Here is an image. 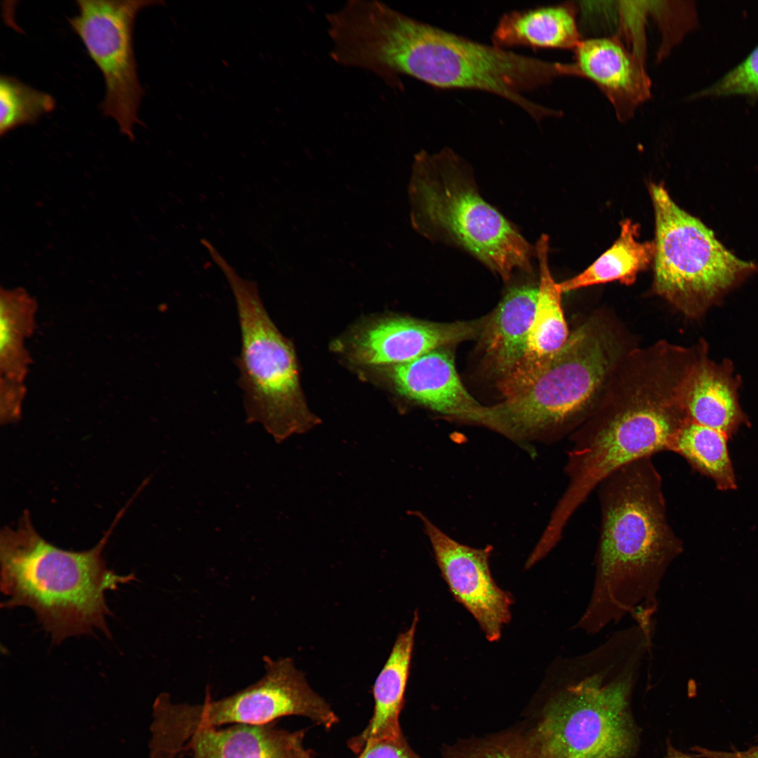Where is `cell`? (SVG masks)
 I'll return each mask as SVG.
<instances>
[{
    "label": "cell",
    "instance_id": "obj_1",
    "mask_svg": "<svg viewBox=\"0 0 758 758\" xmlns=\"http://www.w3.org/2000/svg\"><path fill=\"white\" fill-rule=\"evenodd\" d=\"M599 536L589 602L576 627L594 634L627 615L652 618L668 567L684 550L670 524L652 456L618 469L597 486Z\"/></svg>",
    "mask_w": 758,
    "mask_h": 758
},
{
    "label": "cell",
    "instance_id": "obj_2",
    "mask_svg": "<svg viewBox=\"0 0 758 758\" xmlns=\"http://www.w3.org/2000/svg\"><path fill=\"white\" fill-rule=\"evenodd\" d=\"M125 510L95 547L81 552L47 542L25 511L15 528L1 532L0 587L6 597L1 606L31 609L55 644L95 630L111 638L105 593L135 580L133 573L121 576L109 569L102 557Z\"/></svg>",
    "mask_w": 758,
    "mask_h": 758
},
{
    "label": "cell",
    "instance_id": "obj_3",
    "mask_svg": "<svg viewBox=\"0 0 758 758\" xmlns=\"http://www.w3.org/2000/svg\"><path fill=\"white\" fill-rule=\"evenodd\" d=\"M651 637L633 624L568 663L571 680L534 731L549 758H630L637 733L633 686Z\"/></svg>",
    "mask_w": 758,
    "mask_h": 758
},
{
    "label": "cell",
    "instance_id": "obj_4",
    "mask_svg": "<svg viewBox=\"0 0 758 758\" xmlns=\"http://www.w3.org/2000/svg\"><path fill=\"white\" fill-rule=\"evenodd\" d=\"M627 387L622 399L596 408L572 433L564 467L568 484L540 538L544 546L555 547L570 518L605 478L635 460L670 451L688 421L665 385L640 378Z\"/></svg>",
    "mask_w": 758,
    "mask_h": 758
},
{
    "label": "cell",
    "instance_id": "obj_5",
    "mask_svg": "<svg viewBox=\"0 0 758 758\" xmlns=\"http://www.w3.org/2000/svg\"><path fill=\"white\" fill-rule=\"evenodd\" d=\"M408 186L413 228L432 241L459 247L507 282L532 272L533 246L480 195L472 171L449 148L414 157Z\"/></svg>",
    "mask_w": 758,
    "mask_h": 758
},
{
    "label": "cell",
    "instance_id": "obj_6",
    "mask_svg": "<svg viewBox=\"0 0 758 758\" xmlns=\"http://www.w3.org/2000/svg\"><path fill=\"white\" fill-rule=\"evenodd\" d=\"M613 348L606 333L583 325L529 384L500 403L481 405L461 422L487 427L521 446L561 438L595 410L614 364Z\"/></svg>",
    "mask_w": 758,
    "mask_h": 758
},
{
    "label": "cell",
    "instance_id": "obj_7",
    "mask_svg": "<svg viewBox=\"0 0 758 758\" xmlns=\"http://www.w3.org/2000/svg\"><path fill=\"white\" fill-rule=\"evenodd\" d=\"M390 55L400 77L409 76L440 88L491 93L538 121L558 114L524 94L566 76L564 63L481 43L411 16L394 36Z\"/></svg>",
    "mask_w": 758,
    "mask_h": 758
},
{
    "label": "cell",
    "instance_id": "obj_8",
    "mask_svg": "<svg viewBox=\"0 0 758 758\" xmlns=\"http://www.w3.org/2000/svg\"><path fill=\"white\" fill-rule=\"evenodd\" d=\"M225 276L237 305L241 351L235 364L247 423H261L281 443L321 423L307 406L292 343L268 314L256 282L241 277L220 253L209 251Z\"/></svg>",
    "mask_w": 758,
    "mask_h": 758
},
{
    "label": "cell",
    "instance_id": "obj_9",
    "mask_svg": "<svg viewBox=\"0 0 758 758\" xmlns=\"http://www.w3.org/2000/svg\"><path fill=\"white\" fill-rule=\"evenodd\" d=\"M649 193L655 218L654 292L690 317L703 314L757 266L728 251L662 183Z\"/></svg>",
    "mask_w": 758,
    "mask_h": 758
},
{
    "label": "cell",
    "instance_id": "obj_10",
    "mask_svg": "<svg viewBox=\"0 0 758 758\" xmlns=\"http://www.w3.org/2000/svg\"><path fill=\"white\" fill-rule=\"evenodd\" d=\"M265 674L255 683L218 700L173 703L168 695L157 702L155 758H176L197 731L225 724H265L284 716L307 717L326 728L338 720L328 703L310 687L290 658H263Z\"/></svg>",
    "mask_w": 758,
    "mask_h": 758
},
{
    "label": "cell",
    "instance_id": "obj_11",
    "mask_svg": "<svg viewBox=\"0 0 758 758\" xmlns=\"http://www.w3.org/2000/svg\"><path fill=\"white\" fill-rule=\"evenodd\" d=\"M145 1L78 0V13L69 23L102 72L105 95L103 114L114 119L122 134L134 139L133 128L139 121L138 107L142 90L138 81L133 32Z\"/></svg>",
    "mask_w": 758,
    "mask_h": 758
},
{
    "label": "cell",
    "instance_id": "obj_12",
    "mask_svg": "<svg viewBox=\"0 0 758 758\" xmlns=\"http://www.w3.org/2000/svg\"><path fill=\"white\" fill-rule=\"evenodd\" d=\"M423 524L441 574L455 599L473 616L489 641H496L511 618L510 594L493 580L489 567L491 546L474 548L451 538L419 511H410Z\"/></svg>",
    "mask_w": 758,
    "mask_h": 758
},
{
    "label": "cell",
    "instance_id": "obj_13",
    "mask_svg": "<svg viewBox=\"0 0 758 758\" xmlns=\"http://www.w3.org/2000/svg\"><path fill=\"white\" fill-rule=\"evenodd\" d=\"M485 319L451 323L406 317L383 319L358 336L354 359L367 365L408 362L432 350L479 337Z\"/></svg>",
    "mask_w": 758,
    "mask_h": 758
},
{
    "label": "cell",
    "instance_id": "obj_14",
    "mask_svg": "<svg viewBox=\"0 0 758 758\" xmlns=\"http://www.w3.org/2000/svg\"><path fill=\"white\" fill-rule=\"evenodd\" d=\"M573 75L594 82L625 120L650 95V81L643 60L618 40L597 38L581 41L574 50Z\"/></svg>",
    "mask_w": 758,
    "mask_h": 758
},
{
    "label": "cell",
    "instance_id": "obj_15",
    "mask_svg": "<svg viewBox=\"0 0 758 758\" xmlns=\"http://www.w3.org/2000/svg\"><path fill=\"white\" fill-rule=\"evenodd\" d=\"M535 246L539 264L535 314L519 366L508 379L497 385L504 398L529 384L564 345L570 335L561 306L562 292L549 267L548 237L542 234Z\"/></svg>",
    "mask_w": 758,
    "mask_h": 758
},
{
    "label": "cell",
    "instance_id": "obj_16",
    "mask_svg": "<svg viewBox=\"0 0 758 758\" xmlns=\"http://www.w3.org/2000/svg\"><path fill=\"white\" fill-rule=\"evenodd\" d=\"M390 376L401 394L451 420L459 421L481 406L461 382L448 347L394 364Z\"/></svg>",
    "mask_w": 758,
    "mask_h": 758
},
{
    "label": "cell",
    "instance_id": "obj_17",
    "mask_svg": "<svg viewBox=\"0 0 758 758\" xmlns=\"http://www.w3.org/2000/svg\"><path fill=\"white\" fill-rule=\"evenodd\" d=\"M698 350L686 377L683 404L689 421L730 438L748 422L738 397V380L729 361L717 363Z\"/></svg>",
    "mask_w": 758,
    "mask_h": 758
},
{
    "label": "cell",
    "instance_id": "obj_18",
    "mask_svg": "<svg viewBox=\"0 0 758 758\" xmlns=\"http://www.w3.org/2000/svg\"><path fill=\"white\" fill-rule=\"evenodd\" d=\"M538 295V285L509 288L493 312L486 317L479 335L484 358L497 385L508 379L524 357Z\"/></svg>",
    "mask_w": 758,
    "mask_h": 758
},
{
    "label": "cell",
    "instance_id": "obj_19",
    "mask_svg": "<svg viewBox=\"0 0 758 758\" xmlns=\"http://www.w3.org/2000/svg\"><path fill=\"white\" fill-rule=\"evenodd\" d=\"M272 723L200 729L183 752L191 751L193 758H313L304 747V731H288Z\"/></svg>",
    "mask_w": 758,
    "mask_h": 758
},
{
    "label": "cell",
    "instance_id": "obj_20",
    "mask_svg": "<svg viewBox=\"0 0 758 758\" xmlns=\"http://www.w3.org/2000/svg\"><path fill=\"white\" fill-rule=\"evenodd\" d=\"M418 613H414L411 626L400 633L392 646L389 657L378 675L373 686L374 710L366 729L348 743L358 753L362 747L371 741L401 733L399 714L410 674Z\"/></svg>",
    "mask_w": 758,
    "mask_h": 758
},
{
    "label": "cell",
    "instance_id": "obj_21",
    "mask_svg": "<svg viewBox=\"0 0 758 758\" xmlns=\"http://www.w3.org/2000/svg\"><path fill=\"white\" fill-rule=\"evenodd\" d=\"M576 8L569 4L505 13L492 34V44L575 50L580 43Z\"/></svg>",
    "mask_w": 758,
    "mask_h": 758
},
{
    "label": "cell",
    "instance_id": "obj_22",
    "mask_svg": "<svg viewBox=\"0 0 758 758\" xmlns=\"http://www.w3.org/2000/svg\"><path fill=\"white\" fill-rule=\"evenodd\" d=\"M620 225L619 236L610 248L582 272L558 283L562 293L612 281L631 285L653 264L654 241H638L639 225L630 219Z\"/></svg>",
    "mask_w": 758,
    "mask_h": 758
},
{
    "label": "cell",
    "instance_id": "obj_23",
    "mask_svg": "<svg viewBox=\"0 0 758 758\" xmlns=\"http://www.w3.org/2000/svg\"><path fill=\"white\" fill-rule=\"evenodd\" d=\"M37 302L23 288L0 291V377L24 383L31 364L25 340L35 328Z\"/></svg>",
    "mask_w": 758,
    "mask_h": 758
},
{
    "label": "cell",
    "instance_id": "obj_24",
    "mask_svg": "<svg viewBox=\"0 0 758 758\" xmlns=\"http://www.w3.org/2000/svg\"><path fill=\"white\" fill-rule=\"evenodd\" d=\"M729 437L688 420L676 434L670 451L682 456L700 474L710 477L718 489L736 488V479L727 442Z\"/></svg>",
    "mask_w": 758,
    "mask_h": 758
},
{
    "label": "cell",
    "instance_id": "obj_25",
    "mask_svg": "<svg viewBox=\"0 0 758 758\" xmlns=\"http://www.w3.org/2000/svg\"><path fill=\"white\" fill-rule=\"evenodd\" d=\"M55 107L49 94L38 91L8 75L0 77V135L36 122Z\"/></svg>",
    "mask_w": 758,
    "mask_h": 758
},
{
    "label": "cell",
    "instance_id": "obj_26",
    "mask_svg": "<svg viewBox=\"0 0 758 758\" xmlns=\"http://www.w3.org/2000/svg\"><path fill=\"white\" fill-rule=\"evenodd\" d=\"M448 758H549L534 731L493 737L462 747Z\"/></svg>",
    "mask_w": 758,
    "mask_h": 758
},
{
    "label": "cell",
    "instance_id": "obj_27",
    "mask_svg": "<svg viewBox=\"0 0 758 758\" xmlns=\"http://www.w3.org/2000/svg\"><path fill=\"white\" fill-rule=\"evenodd\" d=\"M745 95L758 97V46L719 79L694 93L693 98Z\"/></svg>",
    "mask_w": 758,
    "mask_h": 758
},
{
    "label": "cell",
    "instance_id": "obj_28",
    "mask_svg": "<svg viewBox=\"0 0 758 758\" xmlns=\"http://www.w3.org/2000/svg\"><path fill=\"white\" fill-rule=\"evenodd\" d=\"M358 754L357 758H420L408 745L402 732L369 742Z\"/></svg>",
    "mask_w": 758,
    "mask_h": 758
},
{
    "label": "cell",
    "instance_id": "obj_29",
    "mask_svg": "<svg viewBox=\"0 0 758 758\" xmlns=\"http://www.w3.org/2000/svg\"><path fill=\"white\" fill-rule=\"evenodd\" d=\"M25 392L24 383L0 377V421L1 424L14 423L20 418Z\"/></svg>",
    "mask_w": 758,
    "mask_h": 758
},
{
    "label": "cell",
    "instance_id": "obj_30",
    "mask_svg": "<svg viewBox=\"0 0 758 758\" xmlns=\"http://www.w3.org/2000/svg\"><path fill=\"white\" fill-rule=\"evenodd\" d=\"M695 750L699 757L705 758H758V745L744 751H715L698 747Z\"/></svg>",
    "mask_w": 758,
    "mask_h": 758
},
{
    "label": "cell",
    "instance_id": "obj_31",
    "mask_svg": "<svg viewBox=\"0 0 758 758\" xmlns=\"http://www.w3.org/2000/svg\"><path fill=\"white\" fill-rule=\"evenodd\" d=\"M665 758H695L689 756L682 752L677 750L672 747L670 744L667 746V754Z\"/></svg>",
    "mask_w": 758,
    "mask_h": 758
}]
</instances>
